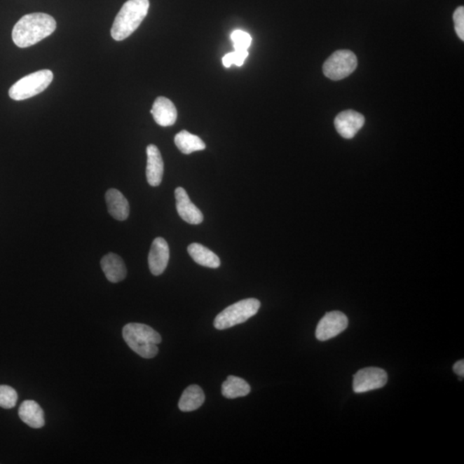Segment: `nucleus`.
Wrapping results in <instances>:
<instances>
[{
    "instance_id": "nucleus-16",
    "label": "nucleus",
    "mask_w": 464,
    "mask_h": 464,
    "mask_svg": "<svg viewBox=\"0 0 464 464\" xmlns=\"http://www.w3.org/2000/svg\"><path fill=\"white\" fill-rule=\"evenodd\" d=\"M19 417L22 422L32 428H41L45 425L43 409L33 400L25 401L18 410Z\"/></svg>"
},
{
    "instance_id": "nucleus-1",
    "label": "nucleus",
    "mask_w": 464,
    "mask_h": 464,
    "mask_svg": "<svg viewBox=\"0 0 464 464\" xmlns=\"http://www.w3.org/2000/svg\"><path fill=\"white\" fill-rule=\"evenodd\" d=\"M56 21L50 15L32 13L22 17L13 30V40L18 48H29L52 35Z\"/></svg>"
},
{
    "instance_id": "nucleus-18",
    "label": "nucleus",
    "mask_w": 464,
    "mask_h": 464,
    "mask_svg": "<svg viewBox=\"0 0 464 464\" xmlns=\"http://www.w3.org/2000/svg\"><path fill=\"white\" fill-rule=\"evenodd\" d=\"M204 402L205 394L203 389L196 384H192L182 393L178 407L182 412H191L200 409Z\"/></svg>"
},
{
    "instance_id": "nucleus-19",
    "label": "nucleus",
    "mask_w": 464,
    "mask_h": 464,
    "mask_svg": "<svg viewBox=\"0 0 464 464\" xmlns=\"http://www.w3.org/2000/svg\"><path fill=\"white\" fill-rule=\"evenodd\" d=\"M175 144L182 153L186 155L205 149V144L200 137L190 134L186 130L178 132L175 137Z\"/></svg>"
},
{
    "instance_id": "nucleus-17",
    "label": "nucleus",
    "mask_w": 464,
    "mask_h": 464,
    "mask_svg": "<svg viewBox=\"0 0 464 464\" xmlns=\"http://www.w3.org/2000/svg\"><path fill=\"white\" fill-rule=\"evenodd\" d=\"M188 252L197 264L203 266L205 268H219V257L215 253L212 252V250L207 249V247L200 245V243H191L188 247Z\"/></svg>"
},
{
    "instance_id": "nucleus-8",
    "label": "nucleus",
    "mask_w": 464,
    "mask_h": 464,
    "mask_svg": "<svg viewBox=\"0 0 464 464\" xmlns=\"http://www.w3.org/2000/svg\"><path fill=\"white\" fill-rule=\"evenodd\" d=\"M348 327L347 315L341 311L326 313L315 329V337L318 341H325L339 336Z\"/></svg>"
},
{
    "instance_id": "nucleus-2",
    "label": "nucleus",
    "mask_w": 464,
    "mask_h": 464,
    "mask_svg": "<svg viewBox=\"0 0 464 464\" xmlns=\"http://www.w3.org/2000/svg\"><path fill=\"white\" fill-rule=\"evenodd\" d=\"M123 339L132 351L144 359H152L158 353V344L162 337L151 327L143 323L131 322L124 326Z\"/></svg>"
},
{
    "instance_id": "nucleus-20",
    "label": "nucleus",
    "mask_w": 464,
    "mask_h": 464,
    "mask_svg": "<svg viewBox=\"0 0 464 464\" xmlns=\"http://www.w3.org/2000/svg\"><path fill=\"white\" fill-rule=\"evenodd\" d=\"M250 393V384L238 376H229L222 384V395L228 399L246 397Z\"/></svg>"
},
{
    "instance_id": "nucleus-15",
    "label": "nucleus",
    "mask_w": 464,
    "mask_h": 464,
    "mask_svg": "<svg viewBox=\"0 0 464 464\" xmlns=\"http://www.w3.org/2000/svg\"><path fill=\"white\" fill-rule=\"evenodd\" d=\"M101 267L110 282H120L127 276V268L124 261L116 254L109 253L102 257Z\"/></svg>"
},
{
    "instance_id": "nucleus-21",
    "label": "nucleus",
    "mask_w": 464,
    "mask_h": 464,
    "mask_svg": "<svg viewBox=\"0 0 464 464\" xmlns=\"http://www.w3.org/2000/svg\"><path fill=\"white\" fill-rule=\"evenodd\" d=\"M18 395L13 387L0 385V407L3 409H10L17 404Z\"/></svg>"
},
{
    "instance_id": "nucleus-4",
    "label": "nucleus",
    "mask_w": 464,
    "mask_h": 464,
    "mask_svg": "<svg viewBox=\"0 0 464 464\" xmlns=\"http://www.w3.org/2000/svg\"><path fill=\"white\" fill-rule=\"evenodd\" d=\"M261 302L257 299L241 300L228 306L214 319L215 329L224 330L241 325L254 317L260 310Z\"/></svg>"
},
{
    "instance_id": "nucleus-11",
    "label": "nucleus",
    "mask_w": 464,
    "mask_h": 464,
    "mask_svg": "<svg viewBox=\"0 0 464 464\" xmlns=\"http://www.w3.org/2000/svg\"><path fill=\"white\" fill-rule=\"evenodd\" d=\"M175 196L177 200V210L182 219L191 224H200L203 222V212L190 200L184 188H177L175 191Z\"/></svg>"
},
{
    "instance_id": "nucleus-5",
    "label": "nucleus",
    "mask_w": 464,
    "mask_h": 464,
    "mask_svg": "<svg viewBox=\"0 0 464 464\" xmlns=\"http://www.w3.org/2000/svg\"><path fill=\"white\" fill-rule=\"evenodd\" d=\"M54 79L50 70H41L19 79L9 90V96L15 101L26 100L43 93Z\"/></svg>"
},
{
    "instance_id": "nucleus-6",
    "label": "nucleus",
    "mask_w": 464,
    "mask_h": 464,
    "mask_svg": "<svg viewBox=\"0 0 464 464\" xmlns=\"http://www.w3.org/2000/svg\"><path fill=\"white\" fill-rule=\"evenodd\" d=\"M357 66V57L350 50H338L323 64V74L331 81H341L351 75Z\"/></svg>"
},
{
    "instance_id": "nucleus-10",
    "label": "nucleus",
    "mask_w": 464,
    "mask_h": 464,
    "mask_svg": "<svg viewBox=\"0 0 464 464\" xmlns=\"http://www.w3.org/2000/svg\"><path fill=\"white\" fill-rule=\"evenodd\" d=\"M170 260V248L165 239L155 238L151 243L148 264L152 275L158 276L165 271Z\"/></svg>"
},
{
    "instance_id": "nucleus-24",
    "label": "nucleus",
    "mask_w": 464,
    "mask_h": 464,
    "mask_svg": "<svg viewBox=\"0 0 464 464\" xmlns=\"http://www.w3.org/2000/svg\"><path fill=\"white\" fill-rule=\"evenodd\" d=\"M232 62L236 66L241 67L245 63L247 57L249 55L248 50H235L231 52Z\"/></svg>"
},
{
    "instance_id": "nucleus-7",
    "label": "nucleus",
    "mask_w": 464,
    "mask_h": 464,
    "mask_svg": "<svg viewBox=\"0 0 464 464\" xmlns=\"http://www.w3.org/2000/svg\"><path fill=\"white\" fill-rule=\"evenodd\" d=\"M388 381L386 371L381 368L367 367L360 370L353 376V388L355 393L381 389Z\"/></svg>"
},
{
    "instance_id": "nucleus-25",
    "label": "nucleus",
    "mask_w": 464,
    "mask_h": 464,
    "mask_svg": "<svg viewBox=\"0 0 464 464\" xmlns=\"http://www.w3.org/2000/svg\"><path fill=\"white\" fill-rule=\"evenodd\" d=\"M453 371L456 374L463 378L464 376V360H459L454 364Z\"/></svg>"
},
{
    "instance_id": "nucleus-13",
    "label": "nucleus",
    "mask_w": 464,
    "mask_h": 464,
    "mask_svg": "<svg viewBox=\"0 0 464 464\" xmlns=\"http://www.w3.org/2000/svg\"><path fill=\"white\" fill-rule=\"evenodd\" d=\"M153 119L162 127H170L176 123L177 110L170 99L159 97L156 99L151 110Z\"/></svg>"
},
{
    "instance_id": "nucleus-9",
    "label": "nucleus",
    "mask_w": 464,
    "mask_h": 464,
    "mask_svg": "<svg viewBox=\"0 0 464 464\" xmlns=\"http://www.w3.org/2000/svg\"><path fill=\"white\" fill-rule=\"evenodd\" d=\"M364 125V117L355 110L341 112L334 119L338 134L344 139H353Z\"/></svg>"
},
{
    "instance_id": "nucleus-3",
    "label": "nucleus",
    "mask_w": 464,
    "mask_h": 464,
    "mask_svg": "<svg viewBox=\"0 0 464 464\" xmlns=\"http://www.w3.org/2000/svg\"><path fill=\"white\" fill-rule=\"evenodd\" d=\"M149 0H128L114 21L111 36L114 40L123 41L130 36L142 25L149 11Z\"/></svg>"
},
{
    "instance_id": "nucleus-23",
    "label": "nucleus",
    "mask_w": 464,
    "mask_h": 464,
    "mask_svg": "<svg viewBox=\"0 0 464 464\" xmlns=\"http://www.w3.org/2000/svg\"><path fill=\"white\" fill-rule=\"evenodd\" d=\"M453 21L456 35L460 39L464 41V7L459 6L456 8L453 14Z\"/></svg>"
},
{
    "instance_id": "nucleus-26",
    "label": "nucleus",
    "mask_w": 464,
    "mask_h": 464,
    "mask_svg": "<svg viewBox=\"0 0 464 464\" xmlns=\"http://www.w3.org/2000/svg\"><path fill=\"white\" fill-rule=\"evenodd\" d=\"M223 64H224V66L227 67V68H229L230 67L232 66V64H233V62H232V54H231V53H229V54H227V55L224 56Z\"/></svg>"
},
{
    "instance_id": "nucleus-12",
    "label": "nucleus",
    "mask_w": 464,
    "mask_h": 464,
    "mask_svg": "<svg viewBox=\"0 0 464 464\" xmlns=\"http://www.w3.org/2000/svg\"><path fill=\"white\" fill-rule=\"evenodd\" d=\"M147 165L146 179L148 184L152 187H158L161 184L163 177V161L161 151L155 144H149L146 148Z\"/></svg>"
},
{
    "instance_id": "nucleus-22",
    "label": "nucleus",
    "mask_w": 464,
    "mask_h": 464,
    "mask_svg": "<svg viewBox=\"0 0 464 464\" xmlns=\"http://www.w3.org/2000/svg\"><path fill=\"white\" fill-rule=\"evenodd\" d=\"M231 40L234 44L235 50H248L252 38L250 34L243 32V30H235L231 34Z\"/></svg>"
},
{
    "instance_id": "nucleus-14",
    "label": "nucleus",
    "mask_w": 464,
    "mask_h": 464,
    "mask_svg": "<svg viewBox=\"0 0 464 464\" xmlns=\"http://www.w3.org/2000/svg\"><path fill=\"white\" fill-rule=\"evenodd\" d=\"M106 203L110 215L114 219L123 221L128 218L130 207L123 193L117 189H109L105 195Z\"/></svg>"
}]
</instances>
